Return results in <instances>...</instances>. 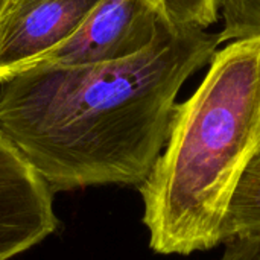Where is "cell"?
Returning <instances> with one entry per match:
<instances>
[{
    "mask_svg": "<svg viewBox=\"0 0 260 260\" xmlns=\"http://www.w3.org/2000/svg\"><path fill=\"white\" fill-rule=\"evenodd\" d=\"M218 47V34L161 20L128 58L35 62L0 79V131L53 193L139 187L165 149L181 87Z\"/></svg>",
    "mask_w": 260,
    "mask_h": 260,
    "instance_id": "1",
    "label": "cell"
},
{
    "mask_svg": "<svg viewBox=\"0 0 260 260\" xmlns=\"http://www.w3.org/2000/svg\"><path fill=\"white\" fill-rule=\"evenodd\" d=\"M160 21L143 0H99L81 26L37 62L88 66L123 59L154 40Z\"/></svg>",
    "mask_w": 260,
    "mask_h": 260,
    "instance_id": "3",
    "label": "cell"
},
{
    "mask_svg": "<svg viewBox=\"0 0 260 260\" xmlns=\"http://www.w3.org/2000/svg\"><path fill=\"white\" fill-rule=\"evenodd\" d=\"M99 0H8L0 14V79L64 43Z\"/></svg>",
    "mask_w": 260,
    "mask_h": 260,
    "instance_id": "5",
    "label": "cell"
},
{
    "mask_svg": "<svg viewBox=\"0 0 260 260\" xmlns=\"http://www.w3.org/2000/svg\"><path fill=\"white\" fill-rule=\"evenodd\" d=\"M55 193L0 131V260H11L59 227Z\"/></svg>",
    "mask_w": 260,
    "mask_h": 260,
    "instance_id": "4",
    "label": "cell"
},
{
    "mask_svg": "<svg viewBox=\"0 0 260 260\" xmlns=\"http://www.w3.org/2000/svg\"><path fill=\"white\" fill-rule=\"evenodd\" d=\"M260 148V37L216 50L177 104L168 142L139 186L149 248L187 256L221 244L232 193Z\"/></svg>",
    "mask_w": 260,
    "mask_h": 260,
    "instance_id": "2",
    "label": "cell"
},
{
    "mask_svg": "<svg viewBox=\"0 0 260 260\" xmlns=\"http://www.w3.org/2000/svg\"><path fill=\"white\" fill-rule=\"evenodd\" d=\"M221 260H260V235L225 242Z\"/></svg>",
    "mask_w": 260,
    "mask_h": 260,
    "instance_id": "9",
    "label": "cell"
},
{
    "mask_svg": "<svg viewBox=\"0 0 260 260\" xmlns=\"http://www.w3.org/2000/svg\"><path fill=\"white\" fill-rule=\"evenodd\" d=\"M6 3H8V0H0V14H2V11H3V8L6 6Z\"/></svg>",
    "mask_w": 260,
    "mask_h": 260,
    "instance_id": "10",
    "label": "cell"
},
{
    "mask_svg": "<svg viewBox=\"0 0 260 260\" xmlns=\"http://www.w3.org/2000/svg\"><path fill=\"white\" fill-rule=\"evenodd\" d=\"M174 27L209 29L219 18L218 0H143Z\"/></svg>",
    "mask_w": 260,
    "mask_h": 260,
    "instance_id": "7",
    "label": "cell"
},
{
    "mask_svg": "<svg viewBox=\"0 0 260 260\" xmlns=\"http://www.w3.org/2000/svg\"><path fill=\"white\" fill-rule=\"evenodd\" d=\"M222 27L219 46L235 40L260 37V0H218Z\"/></svg>",
    "mask_w": 260,
    "mask_h": 260,
    "instance_id": "8",
    "label": "cell"
},
{
    "mask_svg": "<svg viewBox=\"0 0 260 260\" xmlns=\"http://www.w3.org/2000/svg\"><path fill=\"white\" fill-rule=\"evenodd\" d=\"M260 235V148L245 166L229 201L221 244Z\"/></svg>",
    "mask_w": 260,
    "mask_h": 260,
    "instance_id": "6",
    "label": "cell"
}]
</instances>
